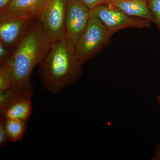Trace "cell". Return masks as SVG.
<instances>
[{"label": "cell", "instance_id": "6da1fadb", "mask_svg": "<svg viewBox=\"0 0 160 160\" xmlns=\"http://www.w3.org/2000/svg\"><path fill=\"white\" fill-rule=\"evenodd\" d=\"M38 66L46 89L57 94L77 82L83 64L77 56L75 46L65 36L51 42Z\"/></svg>", "mask_w": 160, "mask_h": 160}, {"label": "cell", "instance_id": "7a4b0ae2", "mask_svg": "<svg viewBox=\"0 0 160 160\" xmlns=\"http://www.w3.org/2000/svg\"><path fill=\"white\" fill-rule=\"evenodd\" d=\"M50 43L42 24L37 18H34L11 58L4 64L11 72L14 85L32 86V70L39 64Z\"/></svg>", "mask_w": 160, "mask_h": 160}, {"label": "cell", "instance_id": "3957f363", "mask_svg": "<svg viewBox=\"0 0 160 160\" xmlns=\"http://www.w3.org/2000/svg\"><path fill=\"white\" fill-rule=\"evenodd\" d=\"M112 36L98 18L90 17L87 27L75 45L77 56L84 64L109 45Z\"/></svg>", "mask_w": 160, "mask_h": 160}, {"label": "cell", "instance_id": "277c9868", "mask_svg": "<svg viewBox=\"0 0 160 160\" xmlns=\"http://www.w3.org/2000/svg\"><path fill=\"white\" fill-rule=\"evenodd\" d=\"M69 0H45L37 18L47 39L52 41L65 37V24Z\"/></svg>", "mask_w": 160, "mask_h": 160}, {"label": "cell", "instance_id": "5b68a950", "mask_svg": "<svg viewBox=\"0 0 160 160\" xmlns=\"http://www.w3.org/2000/svg\"><path fill=\"white\" fill-rule=\"evenodd\" d=\"M90 17L98 18L112 36L115 32L128 28L138 29L150 28L151 23L148 20L132 17L111 6L103 4L89 10Z\"/></svg>", "mask_w": 160, "mask_h": 160}, {"label": "cell", "instance_id": "8992f818", "mask_svg": "<svg viewBox=\"0 0 160 160\" xmlns=\"http://www.w3.org/2000/svg\"><path fill=\"white\" fill-rule=\"evenodd\" d=\"M33 19L0 14V42L13 52L26 35Z\"/></svg>", "mask_w": 160, "mask_h": 160}, {"label": "cell", "instance_id": "52a82bcc", "mask_svg": "<svg viewBox=\"0 0 160 160\" xmlns=\"http://www.w3.org/2000/svg\"><path fill=\"white\" fill-rule=\"evenodd\" d=\"M89 10L79 0H69L65 36L75 46L88 25L90 18Z\"/></svg>", "mask_w": 160, "mask_h": 160}, {"label": "cell", "instance_id": "ba28073f", "mask_svg": "<svg viewBox=\"0 0 160 160\" xmlns=\"http://www.w3.org/2000/svg\"><path fill=\"white\" fill-rule=\"evenodd\" d=\"M105 4L119 9L129 16L144 19L154 23L148 0H106Z\"/></svg>", "mask_w": 160, "mask_h": 160}, {"label": "cell", "instance_id": "9c48e42d", "mask_svg": "<svg viewBox=\"0 0 160 160\" xmlns=\"http://www.w3.org/2000/svg\"><path fill=\"white\" fill-rule=\"evenodd\" d=\"M31 95H25L18 98L0 109L1 117L5 120H21L28 122L32 110Z\"/></svg>", "mask_w": 160, "mask_h": 160}, {"label": "cell", "instance_id": "30bf717a", "mask_svg": "<svg viewBox=\"0 0 160 160\" xmlns=\"http://www.w3.org/2000/svg\"><path fill=\"white\" fill-rule=\"evenodd\" d=\"M45 0H12L0 14L32 19L37 16Z\"/></svg>", "mask_w": 160, "mask_h": 160}, {"label": "cell", "instance_id": "8fae6325", "mask_svg": "<svg viewBox=\"0 0 160 160\" xmlns=\"http://www.w3.org/2000/svg\"><path fill=\"white\" fill-rule=\"evenodd\" d=\"M32 86L14 85L6 90L0 91V109L18 98L25 95L32 94Z\"/></svg>", "mask_w": 160, "mask_h": 160}, {"label": "cell", "instance_id": "7c38bea8", "mask_svg": "<svg viewBox=\"0 0 160 160\" xmlns=\"http://www.w3.org/2000/svg\"><path fill=\"white\" fill-rule=\"evenodd\" d=\"M4 120L9 142H17L22 139L27 129L28 122L17 119Z\"/></svg>", "mask_w": 160, "mask_h": 160}, {"label": "cell", "instance_id": "4fadbf2b", "mask_svg": "<svg viewBox=\"0 0 160 160\" xmlns=\"http://www.w3.org/2000/svg\"><path fill=\"white\" fill-rule=\"evenodd\" d=\"M11 72L6 65H0V91L6 90L14 85Z\"/></svg>", "mask_w": 160, "mask_h": 160}, {"label": "cell", "instance_id": "5bb4252c", "mask_svg": "<svg viewBox=\"0 0 160 160\" xmlns=\"http://www.w3.org/2000/svg\"><path fill=\"white\" fill-rule=\"evenodd\" d=\"M148 5L160 34V0H148Z\"/></svg>", "mask_w": 160, "mask_h": 160}, {"label": "cell", "instance_id": "9a60e30c", "mask_svg": "<svg viewBox=\"0 0 160 160\" xmlns=\"http://www.w3.org/2000/svg\"><path fill=\"white\" fill-rule=\"evenodd\" d=\"M13 52L6 46L0 42V65L6 63L11 58Z\"/></svg>", "mask_w": 160, "mask_h": 160}, {"label": "cell", "instance_id": "2e32d148", "mask_svg": "<svg viewBox=\"0 0 160 160\" xmlns=\"http://www.w3.org/2000/svg\"><path fill=\"white\" fill-rule=\"evenodd\" d=\"M9 142L5 126V120L2 118L0 119V147H2Z\"/></svg>", "mask_w": 160, "mask_h": 160}, {"label": "cell", "instance_id": "e0dca14e", "mask_svg": "<svg viewBox=\"0 0 160 160\" xmlns=\"http://www.w3.org/2000/svg\"><path fill=\"white\" fill-rule=\"evenodd\" d=\"M89 10L94 9L100 5L105 4L106 0H79Z\"/></svg>", "mask_w": 160, "mask_h": 160}, {"label": "cell", "instance_id": "ac0fdd59", "mask_svg": "<svg viewBox=\"0 0 160 160\" xmlns=\"http://www.w3.org/2000/svg\"><path fill=\"white\" fill-rule=\"evenodd\" d=\"M12 0H0V12L3 11L9 6Z\"/></svg>", "mask_w": 160, "mask_h": 160}, {"label": "cell", "instance_id": "d6986e66", "mask_svg": "<svg viewBox=\"0 0 160 160\" xmlns=\"http://www.w3.org/2000/svg\"><path fill=\"white\" fill-rule=\"evenodd\" d=\"M152 160H160V143L157 146L156 148L154 156Z\"/></svg>", "mask_w": 160, "mask_h": 160}, {"label": "cell", "instance_id": "ffe728a7", "mask_svg": "<svg viewBox=\"0 0 160 160\" xmlns=\"http://www.w3.org/2000/svg\"><path fill=\"white\" fill-rule=\"evenodd\" d=\"M157 101L159 105L160 106V93L158 95L157 97Z\"/></svg>", "mask_w": 160, "mask_h": 160}]
</instances>
